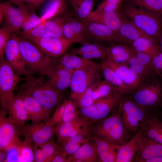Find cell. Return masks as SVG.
I'll return each mask as SVG.
<instances>
[{
  "label": "cell",
  "mask_w": 162,
  "mask_h": 162,
  "mask_svg": "<svg viewBox=\"0 0 162 162\" xmlns=\"http://www.w3.org/2000/svg\"><path fill=\"white\" fill-rule=\"evenodd\" d=\"M14 33L9 27L3 25L0 29V58L4 57V50L7 43Z\"/></svg>",
  "instance_id": "cell-47"
},
{
  "label": "cell",
  "mask_w": 162,
  "mask_h": 162,
  "mask_svg": "<svg viewBox=\"0 0 162 162\" xmlns=\"http://www.w3.org/2000/svg\"><path fill=\"white\" fill-rule=\"evenodd\" d=\"M67 155L62 151L55 155L50 162H67Z\"/></svg>",
  "instance_id": "cell-54"
},
{
  "label": "cell",
  "mask_w": 162,
  "mask_h": 162,
  "mask_svg": "<svg viewBox=\"0 0 162 162\" xmlns=\"http://www.w3.org/2000/svg\"><path fill=\"white\" fill-rule=\"evenodd\" d=\"M68 18L71 28L80 44H82L88 42L86 39L85 26L82 21L72 17L69 14Z\"/></svg>",
  "instance_id": "cell-40"
},
{
  "label": "cell",
  "mask_w": 162,
  "mask_h": 162,
  "mask_svg": "<svg viewBox=\"0 0 162 162\" xmlns=\"http://www.w3.org/2000/svg\"><path fill=\"white\" fill-rule=\"evenodd\" d=\"M115 91L111 85L106 80H101L98 82L94 88L92 93V98L94 101L109 95Z\"/></svg>",
  "instance_id": "cell-39"
},
{
  "label": "cell",
  "mask_w": 162,
  "mask_h": 162,
  "mask_svg": "<svg viewBox=\"0 0 162 162\" xmlns=\"http://www.w3.org/2000/svg\"><path fill=\"white\" fill-rule=\"evenodd\" d=\"M118 32L123 38L126 43L130 44L133 41L140 38L145 37L158 44L137 27L130 19L127 18L126 17L124 20Z\"/></svg>",
  "instance_id": "cell-31"
},
{
  "label": "cell",
  "mask_w": 162,
  "mask_h": 162,
  "mask_svg": "<svg viewBox=\"0 0 162 162\" xmlns=\"http://www.w3.org/2000/svg\"><path fill=\"white\" fill-rule=\"evenodd\" d=\"M73 72L58 64L52 63L45 75L48 77V82L57 89L63 92L70 86Z\"/></svg>",
  "instance_id": "cell-16"
},
{
  "label": "cell",
  "mask_w": 162,
  "mask_h": 162,
  "mask_svg": "<svg viewBox=\"0 0 162 162\" xmlns=\"http://www.w3.org/2000/svg\"><path fill=\"white\" fill-rule=\"evenodd\" d=\"M77 19L86 20L93 11L95 0H67Z\"/></svg>",
  "instance_id": "cell-36"
},
{
  "label": "cell",
  "mask_w": 162,
  "mask_h": 162,
  "mask_svg": "<svg viewBox=\"0 0 162 162\" xmlns=\"http://www.w3.org/2000/svg\"><path fill=\"white\" fill-rule=\"evenodd\" d=\"M19 162H34V152L32 147L23 141L21 145Z\"/></svg>",
  "instance_id": "cell-49"
},
{
  "label": "cell",
  "mask_w": 162,
  "mask_h": 162,
  "mask_svg": "<svg viewBox=\"0 0 162 162\" xmlns=\"http://www.w3.org/2000/svg\"><path fill=\"white\" fill-rule=\"evenodd\" d=\"M92 124L91 122L81 115L70 121L62 122L56 126L57 141L78 135H92Z\"/></svg>",
  "instance_id": "cell-13"
},
{
  "label": "cell",
  "mask_w": 162,
  "mask_h": 162,
  "mask_svg": "<svg viewBox=\"0 0 162 162\" xmlns=\"http://www.w3.org/2000/svg\"><path fill=\"white\" fill-rule=\"evenodd\" d=\"M152 58L141 52H136L130 59L127 64L142 79L151 74L154 71Z\"/></svg>",
  "instance_id": "cell-24"
},
{
  "label": "cell",
  "mask_w": 162,
  "mask_h": 162,
  "mask_svg": "<svg viewBox=\"0 0 162 162\" xmlns=\"http://www.w3.org/2000/svg\"><path fill=\"white\" fill-rule=\"evenodd\" d=\"M92 136V135H78L62 139L57 141V142L67 155L69 156L90 141Z\"/></svg>",
  "instance_id": "cell-32"
},
{
  "label": "cell",
  "mask_w": 162,
  "mask_h": 162,
  "mask_svg": "<svg viewBox=\"0 0 162 162\" xmlns=\"http://www.w3.org/2000/svg\"><path fill=\"white\" fill-rule=\"evenodd\" d=\"M121 93L115 91L91 104L79 110L80 115L92 123L106 117L114 111L121 99Z\"/></svg>",
  "instance_id": "cell-5"
},
{
  "label": "cell",
  "mask_w": 162,
  "mask_h": 162,
  "mask_svg": "<svg viewBox=\"0 0 162 162\" xmlns=\"http://www.w3.org/2000/svg\"><path fill=\"white\" fill-rule=\"evenodd\" d=\"M125 0H103L92 12L100 13L120 10Z\"/></svg>",
  "instance_id": "cell-43"
},
{
  "label": "cell",
  "mask_w": 162,
  "mask_h": 162,
  "mask_svg": "<svg viewBox=\"0 0 162 162\" xmlns=\"http://www.w3.org/2000/svg\"><path fill=\"white\" fill-rule=\"evenodd\" d=\"M4 57L9 64L20 76H27V71L20 51L18 35L13 33L7 42L4 50Z\"/></svg>",
  "instance_id": "cell-14"
},
{
  "label": "cell",
  "mask_w": 162,
  "mask_h": 162,
  "mask_svg": "<svg viewBox=\"0 0 162 162\" xmlns=\"http://www.w3.org/2000/svg\"><path fill=\"white\" fill-rule=\"evenodd\" d=\"M21 98L32 122H47L50 112L29 95L21 92L16 93Z\"/></svg>",
  "instance_id": "cell-20"
},
{
  "label": "cell",
  "mask_w": 162,
  "mask_h": 162,
  "mask_svg": "<svg viewBox=\"0 0 162 162\" xmlns=\"http://www.w3.org/2000/svg\"><path fill=\"white\" fill-rule=\"evenodd\" d=\"M145 162H162V157L153 158L145 161Z\"/></svg>",
  "instance_id": "cell-58"
},
{
  "label": "cell",
  "mask_w": 162,
  "mask_h": 162,
  "mask_svg": "<svg viewBox=\"0 0 162 162\" xmlns=\"http://www.w3.org/2000/svg\"><path fill=\"white\" fill-rule=\"evenodd\" d=\"M102 75L99 64L74 71L71 79L70 99L74 100L91 86L101 80Z\"/></svg>",
  "instance_id": "cell-6"
},
{
  "label": "cell",
  "mask_w": 162,
  "mask_h": 162,
  "mask_svg": "<svg viewBox=\"0 0 162 162\" xmlns=\"http://www.w3.org/2000/svg\"><path fill=\"white\" fill-rule=\"evenodd\" d=\"M23 80L17 88L18 92L30 96L50 112L63 101V92L55 88L44 77L31 75L25 76Z\"/></svg>",
  "instance_id": "cell-1"
},
{
  "label": "cell",
  "mask_w": 162,
  "mask_h": 162,
  "mask_svg": "<svg viewBox=\"0 0 162 162\" xmlns=\"http://www.w3.org/2000/svg\"><path fill=\"white\" fill-rule=\"evenodd\" d=\"M91 140L96 147L100 162H115L121 145L112 144L93 136Z\"/></svg>",
  "instance_id": "cell-27"
},
{
  "label": "cell",
  "mask_w": 162,
  "mask_h": 162,
  "mask_svg": "<svg viewBox=\"0 0 162 162\" xmlns=\"http://www.w3.org/2000/svg\"><path fill=\"white\" fill-rule=\"evenodd\" d=\"M100 162L99 158L91 139L67 158V162Z\"/></svg>",
  "instance_id": "cell-28"
},
{
  "label": "cell",
  "mask_w": 162,
  "mask_h": 162,
  "mask_svg": "<svg viewBox=\"0 0 162 162\" xmlns=\"http://www.w3.org/2000/svg\"><path fill=\"white\" fill-rule=\"evenodd\" d=\"M43 4L40 17L42 21L68 13L67 0H47Z\"/></svg>",
  "instance_id": "cell-30"
},
{
  "label": "cell",
  "mask_w": 162,
  "mask_h": 162,
  "mask_svg": "<svg viewBox=\"0 0 162 162\" xmlns=\"http://www.w3.org/2000/svg\"><path fill=\"white\" fill-rule=\"evenodd\" d=\"M146 138L140 130L129 141L121 145L118 150L115 162H130L142 146Z\"/></svg>",
  "instance_id": "cell-18"
},
{
  "label": "cell",
  "mask_w": 162,
  "mask_h": 162,
  "mask_svg": "<svg viewBox=\"0 0 162 162\" xmlns=\"http://www.w3.org/2000/svg\"><path fill=\"white\" fill-rule=\"evenodd\" d=\"M65 106L64 100L57 106L52 116L50 117L49 120L50 122L56 126L62 122Z\"/></svg>",
  "instance_id": "cell-51"
},
{
  "label": "cell",
  "mask_w": 162,
  "mask_h": 162,
  "mask_svg": "<svg viewBox=\"0 0 162 162\" xmlns=\"http://www.w3.org/2000/svg\"><path fill=\"white\" fill-rule=\"evenodd\" d=\"M39 147L41 148L46 157V162H50L55 155L63 151L62 147L52 140L47 141Z\"/></svg>",
  "instance_id": "cell-44"
},
{
  "label": "cell",
  "mask_w": 162,
  "mask_h": 162,
  "mask_svg": "<svg viewBox=\"0 0 162 162\" xmlns=\"http://www.w3.org/2000/svg\"><path fill=\"white\" fill-rule=\"evenodd\" d=\"M152 62L154 71L162 77V53L152 57Z\"/></svg>",
  "instance_id": "cell-52"
},
{
  "label": "cell",
  "mask_w": 162,
  "mask_h": 162,
  "mask_svg": "<svg viewBox=\"0 0 162 162\" xmlns=\"http://www.w3.org/2000/svg\"><path fill=\"white\" fill-rule=\"evenodd\" d=\"M127 128L118 110L92 123V135L112 144L122 145L128 141Z\"/></svg>",
  "instance_id": "cell-3"
},
{
  "label": "cell",
  "mask_w": 162,
  "mask_h": 162,
  "mask_svg": "<svg viewBox=\"0 0 162 162\" xmlns=\"http://www.w3.org/2000/svg\"><path fill=\"white\" fill-rule=\"evenodd\" d=\"M135 90L133 95L134 102L141 106H149L154 105L158 101L162 87L160 83L152 82L141 85Z\"/></svg>",
  "instance_id": "cell-15"
},
{
  "label": "cell",
  "mask_w": 162,
  "mask_h": 162,
  "mask_svg": "<svg viewBox=\"0 0 162 162\" xmlns=\"http://www.w3.org/2000/svg\"><path fill=\"white\" fill-rule=\"evenodd\" d=\"M47 0H26V3L36 9H39Z\"/></svg>",
  "instance_id": "cell-55"
},
{
  "label": "cell",
  "mask_w": 162,
  "mask_h": 162,
  "mask_svg": "<svg viewBox=\"0 0 162 162\" xmlns=\"http://www.w3.org/2000/svg\"><path fill=\"white\" fill-rule=\"evenodd\" d=\"M0 12L3 15L4 25L10 28L15 33L22 30L23 18L21 11L18 7L16 8L14 6L8 1L2 2L0 3Z\"/></svg>",
  "instance_id": "cell-21"
},
{
  "label": "cell",
  "mask_w": 162,
  "mask_h": 162,
  "mask_svg": "<svg viewBox=\"0 0 162 162\" xmlns=\"http://www.w3.org/2000/svg\"><path fill=\"white\" fill-rule=\"evenodd\" d=\"M6 110L8 121L15 125L21 132L26 122L30 120L27 112L20 96L16 94L13 101Z\"/></svg>",
  "instance_id": "cell-19"
},
{
  "label": "cell",
  "mask_w": 162,
  "mask_h": 162,
  "mask_svg": "<svg viewBox=\"0 0 162 162\" xmlns=\"http://www.w3.org/2000/svg\"><path fill=\"white\" fill-rule=\"evenodd\" d=\"M134 157L136 161L141 162L153 158L162 157V144L146 138L142 146Z\"/></svg>",
  "instance_id": "cell-29"
},
{
  "label": "cell",
  "mask_w": 162,
  "mask_h": 162,
  "mask_svg": "<svg viewBox=\"0 0 162 162\" xmlns=\"http://www.w3.org/2000/svg\"><path fill=\"white\" fill-rule=\"evenodd\" d=\"M16 34L27 76L34 74H45L52 63V59L46 55L29 40Z\"/></svg>",
  "instance_id": "cell-4"
},
{
  "label": "cell",
  "mask_w": 162,
  "mask_h": 162,
  "mask_svg": "<svg viewBox=\"0 0 162 162\" xmlns=\"http://www.w3.org/2000/svg\"><path fill=\"white\" fill-rule=\"evenodd\" d=\"M34 152V162H46V159L41 148L40 147H32Z\"/></svg>",
  "instance_id": "cell-53"
},
{
  "label": "cell",
  "mask_w": 162,
  "mask_h": 162,
  "mask_svg": "<svg viewBox=\"0 0 162 162\" xmlns=\"http://www.w3.org/2000/svg\"><path fill=\"white\" fill-rule=\"evenodd\" d=\"M130 44L135 52L145 53L152 58L160 52V45L147 38H140Z\"/></svg>",
  "instance_id": "cell-34"
},
{
  "label": "cell",
  "mask_w": 162,
  "mask_h": 162,
  "mask_svg": "<svg viewBox=\"0 0 162 162\" xmlns=\"http://www.w3.org/2000/svg\"><path fill=\"white\" fill-rule=\"evenodd\" d=\"M52 63L59 64L73 72L88 68L96 63L91 60L70 52L59 58L52 59Z\"/></svg>",
  "instance_id": "cell-25"
},
{
  "label": "cell",
  "mask_w": 162,
  "mask_h": 162,
  "mask_svg": "<svg viewBox=\"0 0 162 162\" xmlns=\"http://www.w3.org/2000/svg\"><path fill=\"white\" fill-rule=\"evenodd\" d=\"M106 59L117 64H127L136 53L131 46L126 43H112L105 46Z\"/></svg>",
  "instance_id": "cell-22"
},
{
  "label": "cell",
  "mask_w": 162,
  "mask_h": 162,
  "mask_svg": "<svg viewBox=\"0 0 162 162\" xmlns=\"http://www.w3.org/2000/svg\"><path fill=\"white\" fill-rule=\"evenodd\" d=\"M130 91L135 90L142 84L143 79L127 64H117L105 59Z\"/></svg>",
  "instance_id": "cell-17"
},
{
  "label": "cell",
  "mask_w": 162,
  "mask_h": 162,
  "mask_svg": "<svg viewBox=\"0 0 162 162\" xmlns=\"http://www.w3.org/2000/svg\"><path fill=\"white\" fill-rule=\"evenodd\" d=\"M126 17L120 9L100 13H94L92 12L86 19L100 22L113 31L118 33Z\"/></svg>",
  "instance_id": "cell-23"
},
{
  "label": "cell",
  "mask_w": 162,
  "mask_h": 162,
  "mask_svg": "<svg viewBox=\"0 0 162 162\" xmlns=\"http://www.w3.org/2000/svg\"><path fill=\"white\" fill-rule=\"evenodd\" d=\"M34 44L46 55L52 59L62 56L70 44L63 38L49 36L35 38L16 33Z\"/></svg>",
  "instance_id": "cell-10"
},
{
  "label": "cell",
  "mask_w": 162,
  "mask_h": 162,
  "mask_svg": "<svg viewBox=\"0 0 162 162\" xmlns=\"http://www.w3.org/2000/svg\"><path fill=\"white\" fill-rule=\"evenodd\" d=\"M6 158V150H0V162H4Z\"/></svg>",
  "instance_id": "cell-57"
},
{
  "label": "cell",
  "mask_w": 162,
  "mask_h": 162,
  "mask_svg": "<svg viewBox=\"0 0 162 162\" xmlns=\"http://www.w3.org/2000/svg\"><path fill=\"white\" fill-rule=\"evenodd\" d=\"M22 142L20 144L13 145L6 150V158L4 162H19Z\"/></svg>",
  "instance_id": "cell-50"
},
{
  "label": "cell",
  "mask_w": 162,
  "mask_h": 162,
  "mask_svg": "<svg viewBox=\"0 0 162 162\" xmlns=\"http://www.w3.org/2000/svg\"><path fill=\"white\" fill-rule=\"evenodd\" d=\"M69 52L90 60L98 58L104 60L106 58L105 46L96 42H86L79 47L71 48Z\"/></svg>",
  "instance_id": "cell-26"
},
{
  "label": "cell",
  "mask_w": 162,
  "mask_h": 162,
  "mask_svg": "<svg viewBox=\"0 0 162 162\" xmlns=\"http://www.w3.org/2000/svg\"><path fill=\"white\" fill-rule=\"evenodd\" d=\"M8 1L18 7L22 4L26 3V0H8Z\"/></svg>",
  "instance_id": "cell-56"
},
{
  "label": "cell",
  "mask_w": 162,
  "mask_h": 162,
  "mask_svg": "<svg viewBox=\"0 0 162 162\" xmlns=\"http://www.w3.org/2000/svg\"><path fill=\"white\" fill-rule=\"evenodd\" d=\"M124 15L142 31L160 45L162 35V14L136 7L133 4H123Z\"/></svg>",
  "instance_id": "cell-2"
},
{
  "label": "cell",
  "mask_w": 162,
  "mask_h": 162,
  "mask_svg": "<svg viewBox=\"0 0 162 162\" xmlns=\"http://www.w3.org/2000/svg\"><path fill=\"white\" fill-rule=\"evenodd\" d=\"M22 13L23 18L22 31H28L42 22L40 17L35 13L36 9L26 3L18 7Z\"/></svg>",
  "instance_id": "cell-35"
},
{
  "label": "cell",
  "mask_w": 162,
  "mask_h": 162,
  "mask_svg": "<svg viewBox=\"0 0 162 162\" xmlns=\"http://www.w3.org/2000/svg\"><path fill=\"white\" fill-rule=\"evenodd\" d=\"M68 14V12L43 21L44 22L47 30L51 36L63 38V26Z\"/></svg>",
  "instance_id": "cell-38"
},
{
  "label": "cell",
  "mask_w": 162,
  "mask_h": 162,
  "mask_svg": "<svg viewBox=\"0 0 162 162\" xmlns=\"http://www.w3.org/2000/svg\"><path fill=\"white\" fill-rule=\"evenodd\" d=\"M99 65L104 80L111 84L116 91L121 94L127 93L130 91L107 63L105 60Z\"/></svg>",
  "instance_id": "cell-33"
},
{
  "label": "cell",
  "mask_w": 162,
  "mask_h": 162,
  "mask_svg": "<svg viewBox=\"0 0 162 162\" xmlns=\"http://www.w3.org/2000/svg\"><path fill=\"white\" fill-rule=\"evenodd\" d=\"M17 33L35 38H44L51 36L47 30L44 21L28 31H22Z\"/></svg>",
  "instance_id": "cell-46"
},
{
  "label": "cell",
  "mask_w": 162,
  "mask_h": 162,
  "mask_svg": "<svg viewBox=\"0 0 162 162\" xmlns=\"http://www.w3.org/2000/svg\"><path fill=\"white\" fill-rule=\"evenodd\" d=\"M138 7L162 14V0H130Z\"/></svg>",
  "instance_id": "cell-42"
},
{
  "label": "cell",
  "mask_w": 162,
  "mask_h": 162,
  "mask_svg": "<svg viewBox=\"0 0 162 162\" xmlns=\"http://www.w3.org/2000/svg\"><path fill=\"white\" fill-rule=\"evenodd\" d=\"M82 21L85 27L86 39H90L94 42L101 44L126 43L118 33L113 31L103 24L88 19Z\"/></svg>",
  "instance_id": "cell-9"
},
{
  "label": "cell",
  "mask_w": 162,
  "mask_h": 162,
  "mask_svg": "<svg viewBox=\"0 0 162 162\" xmlns=\"http://www.w3.org/2000/svg\"><path fill=\"white\" fill-rule=\"evenodd\" d=\"M16 74L5 58L0 60V102L6 109L13 101L14 92L18 84L23 79Z\"/></svg>",
  "instance_id": "cell-7"
},
{
  "label": "cell",
  "mask_w": 162,
  "mask_h": 162,
  "mask_svg": "<svg viewBox=\"0 0 162 162\" xmlns=\"http://www.w3.org/2000/svg\"><path fill=\"white\" fill-rule=\"evenodd\" d=\"M160 52L162 53V35L161 38L160 43Z\"/></svg>",
  "instance_id": "cell-59"
},
{
  "label": "cell",
  "mask_w": 162,
  "mask_h": 162,
  "mask_svg": "<svg viewBox=\"0 0 162 162\" xmlns=\"http://www.w3.org/2000/svg\"><path fill=\"white\" fill-rule=\"evenodd\" d=\"M7 114V110L2 107L0 110V150H6L9 147L22 142L19 137L20 132L8 121Z\"/></svg>",
  "instance_id": "cell-12"
},
{
  "label": "cell",
  "mask_w": 162,
  "mask_h": 162,
  "mask_svg": "<svg viewBox=\"0 0 162 162\" xmlns=\"http://www.w3.org/2000/svg\"><path fill=\"white\" fill-rule=\"evenodd\" d=\"M142 133L147 138L162 144V124L156 118L148 119L143 125Z\"/></svg>",
  "instance_id": "cell-37"
},
{
  "label": "cell",
  "mask_w": 162,
  "mask_h": 162,
  "mask_svg": "<svg viewBox=\"0 0 162 162\" xmlns=\"http://www.w3.org/2000/svg\"><path fill=\"white\" fill-rule=\"evenodd\" d=\"M98 82L89 87L76 98L73 100L79 110L89 106L93 103L94 101L92 98V93Z\"/></svg>",
  "instance_id": "cell-41"
},
{
  "label": "cell",
  "mask_w": 162,
  "mask_h": 162,
  "mask_svg": "<svg viewBox=\"0 0 162 162\" xmlns=\"http://www.w3.org/2000/svg\"><path fill=\"white\" fill-rule=\"evenodd\" d=\"M68 13L62 28L63 38L70 44L72 43H80L79 40L74 33L68 18Z\"/></svg>",
  "instance_id": "cell-48"
},
{
  "label": "cell",
  "mask_w": 162,
  "mask_h": 162,
  "mask_svg": "<svg viewBox=\"0 0 162 162\" xmlns=\"http://www.w3.org/2000/svg\"><path fill=\"white\" fill-rule=\"evenodd\" d=\"M118 110L127 129L130 130L136 131L144 121L145 112L135 102L121 99Z\"/></svg>",
  "instance_id": "cell-11"
},
{
  "label": "cell",
  "mask_w": 162,
  "mask_h": 162,
  "mask_svg": "<svg viewBox=\"0 0 162 162\" xmlns=\"http://www.w3.org/2000/svg\"><path fill=\"white\" fill-rule=\"evenodd\" d=\"M65 106L62 122L70 121L78 117L80 115L79 111L74 101L71 99L65 100Z\"/></svg>",
  "instance_id": "cell-45"
},
{
  "label": "cell",
  "mask_w": 162,
  "mask_h": 162,
  "mask_svg": "<svg viewBox=\"0 0 162 162\" xmlns=\"http://www.w3.org/2000/svg\"><path fill=\"white\" fill-rule=\"evenodd\" d=\"M23 141L32 147H39L56 134V126L49 121L27 123L21 132Z\"/></svg>",
  "instance_id": "cell-8"
}]
</instances>
